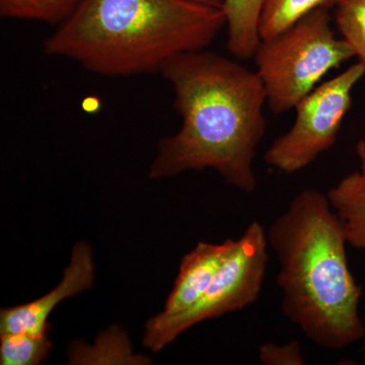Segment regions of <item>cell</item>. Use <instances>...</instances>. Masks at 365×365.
I'll list each match as a JSON object with an SVG mask.
<instances>
[{"instance_id": "1", "label": "cell", "mask_w": 365, "mask_h": 365, "mask_svg": "<svg viewBox=\"0 0 365 365\" xmlns=\"http://www.w3.org/2000/svg\"><path fill=\"white\" fill-rule=\"evenodd\" d=\"M160 73L174 93L181 128L158 144L150 179L212 169L246 193L257 188L254 158L266 133L265 88L257 71L206 51L182 53Z\"/></svg>"}, {"instance_id": "2", "label": "cell", "mask_w": 365, "mask_h": 365, "mask_svg": "<svg viewBox=\"0 0 365 365\" xmlns=\"http://www.w3.org/2000/svg\"><path fill=\"white\" fill-rule=\"evenodd\" d=\"M269 246L279 262L281 309L314 344L339 350L361 340V287L353 277L342 225L318 190L300 192L271 223Z\"/></svg>"}, {"instance_id": "3", "label": "cell", "mask_w": 365, "mask_h": 365, "mask_svg": "<svg viewBox=\"0 0 365 365\" xmlns=\"http://www.w3.org/2000/svg\"><path fill=\"white\" fill-rule=\"evenodd\" d=\"M223 26V9L190 0H83L45 40L44 52L98 76H137L206 49Z\"/></svg>"}, {"instance_id": "4", "label": "cell", "mask_w": 365, "mask_h": 365, "mask_svg": "<svg viewBox=\"0 0 365 365\" xmlns=\"http://www.w3.org/2000/svg\"><path fill=\"white\" fill-rule=\"evenodd\" d=\"M337 38L328 9H319L269 40L261 41L253 58L271 111L294 109L326 74L354 57Z\"/></svg>"}, {"instance_id": "5", "label": "cell", "mask_w": 365, "mask_h": 365, "mask_svg": "<svg viewBox=\"0 0 365 365\" xmlns=\"http://www.w3.org/2000/svg\"><path fill=\"white\" fill-rule=\"evenodd\" d=\"M268 248L267 232L258 222H252L198 304L174 318L155 316L148 319L144 346L151 351H160L196 324L239 311L256 302L267 271Z\"/></svg>"}, {"instance_id": "6", "label": "cell", "mask_w": 365, "mask_h": 365, "mask_svg": "<svg viewBox=\"0 0 365 365\" xmlns=\"http://www.w3.org/2000/svg\"><path fill=\"white\" fill-rule=\"evenodd\" d=\"M364 74L365 66L357 62L302 98L294 107L292 128L276 138L266 151V163L294 174L330 150L349 111L352 91Z\"/></svg>"}, {"instance_id": "7", "label": "cell", "mask_w": 365, "mask_h": 365, "mask_svg": "<svg viewBox=\"0 0 365 365\" xmlns=\"http://www.w3.org/2000/svg\"><path fill=\"white\" fill-rule=\"evenodd\" d=\"M95 280V263L90 245L79 242L71 262L54 289L32 302L6 307L0 312V335L11 333L48 334V318L60 302L90 289Z\"/></svg>"}, {"instance_id": "8", "label": "cell", "mask_w": 365, "mask_h": 365, "mask_svg": "<svg viewBox=\"0 0 365 365\" xmlns=\"http://www.w3.org/2000/svg\"><path fill=\"white\" fill-rule=\"evenodd\" d=\"M237 240L232 239L222 244L201 242L190 253L185 255L165 309L157 314L158 318H174L198 304L216 273L237 247Z\"/></svg>"}, {"instance_id": "9", "label": "cell", "mask_w": 365, "mask_h": 365, "mask_svg": "<svg viewBox=\"0 0 365 365\" xmlns=\"http://www.w3.org/2000/svg\"><path fill=\"white\" fill-rule=\"evenodd\" d=\"M356 153L359 170L341 180L327 197L340 220L347 244L365 251V140L357 143Z\"/></svg>"}, {"instance_id": "10", "label": "cell", "mask_w": 365, "mask_h": 365, "mask_svg": "<svg viewBox=\"0 0 365 365\" xmlns=\"http://www.w3.org/2000/svg\"><path fill=\"white\" fill-rule=\"evenodd\" d=\"M265 0H225L227 46L237 59L253 58L261 43L259 21Z\"/></svg>"}, {"instance_id": "11", "label": "cell", "mask_w": 365, "mask_h": 365, "mask_svg": "<svg viewBox=\"0 0 365 365\" xmlns=\"http://www.w3.org/2000/svg\"><path fill=\"white\" fill-rule=\"evenodd\" d=\"M340 0H265L262 7L259 34L269 40L319 9L336 6Z\"/></svg>"}, {"instance_id": "12", "label": "cell", "mask_w": 365, "mask_h": 365, "mask_svg": "<svg viewBox=\"0 0 365 365\" xmlns=\"http://www.w3.org/2000/svg\"><path fill=\"white\" fill-rule=\"evenodd\" d=\"M83 0H0V16L9 20L41 21L60 25Z\"/></svg>"}, {"instance_id": "13", "label": "cell", "mask_w": 365, "mask_h": 365, "mask_svg": "<svg viewBox=\"0 0 365 365\" xmlns=\"http://www.w3.org/2000/svg\"><path fill=\"white\" fill-rule=\"evenodd\" d=\"M51 348L48 334H2L0 335V364H41L47 359Z\"/></svg>"}, {"instance_id": "14", "label": "cell", "mask_w": 365, "mask_h": 365, "mask_svg": "<svg viewBox=\"0 0 365 365\" xmlns=\"http://www.w3.org/2000/svg\"><path fill=\"white\" fill-rule=\"evenodd\" d=\"M335 21L343 39L365 66V0H340Z\"/></svg>"}, {"instance_id": "15", "label": "cell", "mask_w": 365, "mask_h": 365, "mask_svg": "<svg viewBox=\"0 0 365 365\" xmlns=\"http://www.w3.org/2000/svg\"><path fill=\"white\" fill-rule=\"evenodd\" d=\"M262 364L269 365H302L304 359L302 355L299 342L292 341L287 344L264 343L259 351Z\"/></svg>"}, {"instance_id": "16", "label": "cell", "mask_w": 365, "mask_h": 365, "mask_svg": "<svg viewBox=\"0 0 365 365\" xmlns=\"http://www.w3.org/2000/svg\"><path fill=\"white\" fill-rule=\"evenodd\" d=\"M190 1L196 2V4H203L211 7H216V9H222L225 4V0H190Z\"/></svg>"}, {"instance_id": "17", "label": "cell", "mask_w": 365, "mask_h": 365, "mask_svg": "<svg viewBox=\"0 0 365 365\" xmlns=\"http://www.w3.org/2000/svg\"><path fill=\"white\" fill-rule=\"evenodd\" d=\"M364 351H365V347H364Z\"/></svg>"}]
</instances>
